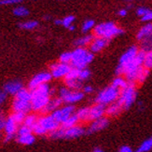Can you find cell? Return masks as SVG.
<instances>
[{
  "label": "cell",
  "instance_id": "6da1fadb",
  "mask_svg": "<svg viewBox=\"0 0 152 152\" xmlns=\"http://www.w3.org/2000/svg\"><path fill=\"white\" fill-rule=\"evenodd\" d=\"M50 86L42 84L37 89L31 91V110L36 112H41L50 100Z\"/></svg>",
  "mask_w": 152,
  "mask_h": 152
},
{
  "label": "cell",
  "instance_id": "7a4b0ae2",
  "mask_svg": "<svg viewBox=\"0 0 152 152\" xmlns=\"http://www.w3.org/2000/svg\"><path fill=\"white\" fill-rule=\"evenodd\" d=\"M94 58V55L91 51H88L83 48H77L74 51L71 52V67L79 70L84 69L90 63L92 62Z\"/></svg>",
  "mask_w": 152,
  "mask_h": 152
},
{
  "label": "cell",
  "instance_id": "3957f363",
  "mask_svg": "<svg viewBox=\"0 0 152 152\" xmlns=\"http://www.w3.org/2000/svg\"><path fill=\"white\" fill-rule=\"evenodd\" d=\"M31 91L27 89H22L14 95L12 102L13 112H22L26 114L31 110Z\"/></svg>",
  "mask_w": 152,
  "mask_h": 152
},
{
  "label": "cell",
  "instance_id": "277c9868",
  "mask_svg": "<svg viewBox=\"0 0 152 152\" xmlns=\"http://www.w3.org/2000/svg\"><path fill=\"white\" fill-rule=\"evenodd\" d=\"M123 34V30L118 28V26L112 22L102 23H99L94 27V35L97 37L104 38L107 40H109L112 37H114L118 35Z\"/></svg>",
  "mask_w": 152,
  "mask_h": 152
},
{
  "label": "cell",
  "instance_id": "5b68a950",
  "mask_svg": "<svg viewBox=\"0 0 152 152\" xmlns=\"http://www.w3.org/2000/svg\"><path fill=\"white\" fill-rule=\"evenodd\" d=\"M136 99V91L134 83H129L125 89L120 91V95L117 103L121 105L122 109H128L132 107Z\"/></svg>",
  "mask_w": 152,
  "mask_h": 152
},
{
  "label": "cell",
  "instance_id": "8992f818",
  "mask_svg": "<svg viewBox=\"0 0 152 152\" xmlns=\"http://www.w3.org/2000/svg\"><path fill=\"white\" fill-rule=\"evenodd\" d=\"M120 91H121L118 89L110 85L99 92L95 98V102L96 104H100L103 105L113 104L118 100V95H120Z\"/></svg>",
  "mask_w": 152,
  "mask_h": 152
},
{
  "label": "cell",
  "instance_id": "52a82bcc",
  "mask_svg": "<svg viewBox=\"0 0 152 152\" xmlns=\"http://www.w3.org/2000/svg\"><path fill=\"white\" fill-rule=\"evenodd\" d=\"M59 97L62 99L63 103L73 104L82 100L84 94L80 91H72L67 88H62L59 91Z\"/></svg>",
  "mask_w": 152,
  "mask_h": 152
},
{
  "label": "cell",
  "instance_id": "ba28073f",
  "mask_svg": "<svg viewBox=\"0 0 152 152\" xmlns=\"http://www.w3.org/2000/svg\"><path fill=\"white\" fill-rule=\"evenodd\" d=\"M137 52H138L137 47H135V46H132L131 48H129L121 55V57L120 59V63H118V65L117 66L116 71H115V73L118 77H121V75H123V67L134 60V57L137 54Z\"/></svg>",
  "mask_w": 152,
  "mask_h": 152
},
{
  "label": "cell",
  "instance_id": "9c48e42d",
  "mask_svg": "<svg viewBox=\"0 0 152 152\" xmlns=\"http://www.w3.org/2000/svg\"><path fill=\"white\" fill-rule=\"evenodd\" d=\"M75 113V107L73 104H67L65 107H62V108H58L54 111L51 112L50 116L52 117V118L59 124H62L65 120L72 116Z\"/></svg>",
  "mask_w": 152,
  "mask_h": 152
},
{
  "label": "cell",
  "instance_id": "30bf717a",
  "mask_svg": "<svg viewBox=\"0 0 152 152\" xmlns=\"http://www.w3.org/2000/svg\"><path fill=\"white\" fill-rule=\"evenodd\" d=\"M51 75L49 72H40L32 77V79L28 83V89L29 91H33L39 87L42 84H47L51 80Z\"/></svg>",
  "mask_w": 152,
  "mask_h": 152
},
{
  "label": "cell",
  "instance_id": "8fae6325",
  "mask_svg": "<svg viewBox=\"0 0 152 152\" xmlns=\"http://www.w3.org/2000/svg\"><path fill=\"white\" fill-rule=\"evenodd\" d=\"M37 123L39 126H41L44 130L47 131L48 134L60 128V124L57 123L50 115H45V116L39 117L37 118Z\"/></svg>",
  "mask_w": 152,
  "mask_h": 152
},
{
  "label": "cell",
  "instance_id": "7c38bea8",
  "mask_svg": "<svg viewBox=\"0 0 152 152\" xmlns=\"http://www.w3.org/2000/svg\"><path fill=\"white\" fill-rule=\"evenodd\" d=\"M72 67L69 64H64L61 63H55L50 65V75L51 77L54 78H61L64 77L67 75Z\"/></svg>",
  "mask_w": 152,
  "mask_h": 152
},
{
  "label": "cell",
  "instance_id": "4fadbf2b",
  "mask_svg": "<svg viewBox=\"0 0 152 152\" xmlns=\"http://www.w3.org/2000/svg\"><path fill=\"white\" fill-rule=\"evenodd\" d=\"M5 133H6V137H5V142L10 141L13 137L15 136L18 131V124L13 121L11 116L6 118V123H5Z\"/></svg>",
  "mask_w": 152,
  "mask_h": 152
},
{
  "label": "cell",
  "instance_id": "5bb4252c",
  "mask_svg": "<svg viewBox=\"0 0 152 152\" xmlns=\"http://www.w3.org/2000/svg\"><path fill=\"white\" fill-rule=\"evenodd\" d=\"M108 118H100L98 120L94 121L88 128L87 133L88 134H94L97 132H100L104 129H105L108 126Z\"/></svg>",
  "mask_w": 152,
  "mask_h": 152
},
{
  "label": "cell",
  "instance_id": "9a60e30c",
  "mask_svg": "<svg viewBox=\"0 0 152 152\" xmlns=\"http://www.w3.org/2000/svg\"><path fill=\"white\" fill-rule=\"evenodd\" d=\"M105 107L104 105L100 104H96L94 105H92L91 107H89V118L88 121H94L98 118H103V115L104 114Z\"/></svg>",
  "mask_w": 152,
  "mask_h": 152
},
{
  "label": "cell",
  "instance_id": "2e32d148",
  "mask_svg": "<svg viewBox=\"0 0 152 152\" xmlns=\"http://www.w3.org/2000/svg\"><path fill=\"white\" fill-rule=\"evenodd\" d=\"M84 134H85L84 128L76 125L74 127L64 130V139H75V138L82 136Z\"/></svg>",
  "mask_w": 152,
  "mask_h": 152
},
{
  "label": "cell",
  "instance_id": "e0dca14e",
  "mask_svg": "<svg viewBox=\"0 0 152 152\" xmlns=\"http://www.w3.org/2000/svg\"><path fill=\"white\" fill-rule=\"evenodd\" d=\"M23 89V84L18 80H11L7 82L4 87H3V91L6 94H12L15 95L17 92H19Z\"/></svg>",
  "mask_w": 152,
  "mask_h": 152
},
{
  "label": "cell",
  "instance_id": "ac0fdd59",
  "mask_svg": "<svg viewBox=\"0 0 152 152\" xmlns=\"http://www.w3.org/2000/svg\"><path fill=\"white\" fill-rule=\"evenodd\" d=\"M108 40L101 37H96L95 39H92L90 45V50L91 53H96V52L101 51L104 48L107 47Z\"/></svg>",
  "mask_w": 152,
  "mask_h": 152
},
{
  "label": "cell",
  "instance_id": "d6986e66",
  "mask_svg": "<svg viewBox=\"0 0 152 152\" xmlns=\"http://www.w3.org/2000/svg\"><path fill=\"white\" fill-rule=\"evenodd\" d=\"M63 104V101L60 97H57V98H54V99H50L49 101L48 104L46 105V107L41 111V113L43 114H47L49 112H52L56 109H58L59 107H61Z\"/></svg>",
  "mask_w": 152,
  "mask_h": 152
},
{
  "label": "cell",
  "instance_id": "ffe728a7",
  "mask_svg": "<svg viewBox=\"0 0 152 152\" xmlns=\"http://www.w3.org/2000/svg\"><path fill=\"white\" fill-rule=\"evenodd\" d=\"M151 33H152V24L148 23L139 30V32L137 33V39L138 40H143L148 37H151Z\"/></svg>",
  "mask_w": 152,
  "mask_h": 152
},
{
  "label": "cell",
  "instance_id": "44dd1931",
  "mask_svg": "<svg viewBox=\"0 0 152 152\" xmlns=\"http://www.w3.org/2000/svg\"><path fill=\"white\" fill-rule=\"evenodd\" d=\"M121 111H122V107L116 102L113 104H110L109 107L105 109L104 113L109 117H115L120 115L121 113Z\"/></svg>",
  "mask_w": 152,
  "mask_h": 152
},
{
  "label": "cell",
  "instance_id": "7402d4cb",
  "mask_svg": "<svg viewBox=\"0 0 152 152\" xmlns=\"http://www.w3.org/2000/svg\"><path fill=\"white\" fill-rule=\"evenodd\" d=\"M78 122V118L76 116V114H73L72 116H70L67 120H65L61 125H60V128H62L63 130H66L69 129L71 127H74L77 125V123Z\"/></svg>",
  "mask_w": 152,
  "mask_h": 152
},
{
  "label": "cell",
  "instance_id": "603a6c76",
  "mask_svg": "<svg viewBox=\"0 0 152 152\" xmlns=\"http://www.w3.org/2000/svg\"><path fill=\"white\" fill-rule=\"evenodd\" d=\"M35 135L33 134H24V135H18L17 136V142L22 145H26V146H30L35 142Z\"/></svg>",
  "mask_w": 152,
  "mask_h": 152
},
{
  "label": "cell",
  "instance_id": "cb8c5ba5",
  "mask_svg": "<svg viewBox=\"0 0 152 152\" xmlns=\"http://www.w3.org/2000/svg\"><path fill=\"white\" fill-rule=\"evenodd\" d=\"M64 82L67 89L72 91H79L82 87V82L79 81L78 79H69V80H64Z\"/></svg>",
  "mask_w": 152,
  "mask_h": 152
},
{
  "label": "cell",
  "instance_id": "d4e9b609",
  "mask_svg": "<svg viewBox=\"0 0 152 152\" xmlns=\"http://www.w3.org/2000/svg\"><path fill=\"white\" fill-rule=\"evenodd\" d=\"M37 118L38 117L35 114H31V115H26L25 118H24V121H23V124L24 126H27L29 128H33L37 124Z\"/></svg>",
  "mask_w": 152,
  "mask_h": 152
},
{
  "label": "cell",
  "instance_id": "484cf974",
  "mask_svg": "<svg viewBox=\"0 0 152 152\" xmlns=\"http://www.w3.org/2000/svg\"><path fill=\"white\" fill-rule=\"evenodd\" d=\"M128 84H129V82H127L126 79L121 77H118L114 78L113 82H112V86H113V87L121 90V91L126 88L128 86Z\"/></svg>",
  "mask_w": 152,
  "mask_h": 152
},
{
  "label": "cell",
  "instance_id": "4316f807",
  "mask_svg": "<svg viewBox=\"0 0 152 152\" xmlns=\"http://www.w3.org/2000/svg\"><path fill=\"white\" fill-rule=\"evenodd\" d=\"M92 39H94V36H91V35L85 36L83 37L77 39V40L75 41V45L77 46L78 48H82V47H84V46H87V45L91 44Z\"/></svg>",
  "mask_w": 152,
  "mask_h": 152
},
{
  "label": "cell",
  "instance_id": "83f0119b",
  "mask_svg": "<svg viewBox=\"0 0 152 152\" xmlns=\"http://www.w3.org/2000/svg\"><path fill=\"white\" fill-rule=\"evenodd\" d=\"M152 148V138H148V139L145 140L138 148L135 152H148Z\"/></svg>",
  "mask_w": 152,
  "mask_h": 152
},
{
  "label": "cell",
  "instance_id": "f1b7e54d",
  "mask_svg": "<svg viewBox=\"0 0 152 152\" xmlns=\"http://www.w3.org/2000/svg\"><path fill=\"white\" fill-rule=\"evenodd\" d=\"M76 116L77 117L78 121H88L89 118V107H82L78 109L76 113Z\"/></svg>",
  "mask_w": 152,
  "mask_h": 152
},
{
  "label": "cell",
  "instance_id": "f546056e",
  "mask_svg": "<svg viewBox=\"0 0 152 152\" xmlns=\"http://www.w3.org/2000/svg\"><path fill=\"white\" fill-rule=\"evenodd\" d=\"M149 76V70L148 69H146L142 67L139 71V73L137 75V77H136V82L139 83V84H142L145 82V80Z\"/></svg>",
  "mask_w": 152,
  "mask_h": 152
},
{
  "label": "cell",
  "instance_id": "4dcf8cb0",
  "mask_svg": "<svg viewBox=\"0 0 152 152\" xmlns=\"http://www.w3.org/2000/svg\"><path fill=\"white\" fill-rule=\"evenodd\" d=\"M143 67L146 69H151L152 67V52L151 50L146 52V55L144 58V62H143Z\"/></svg>",
  "mask_w": 152,
  "mask_h": 152
},
{
  "label": "cell",
  "instance_id": "1f68e13d",
  "mask_svg": "<svg viewBox=\"0 0 152 152\" xmlns=\"http://www.w3.org/2000/svg\"><path fill=\"white\" fill-rule=\"evenodd\" d=\"M37 25H38V23L37 21H28V22L20 23L19 27L24 30H32V29H35Z\"/></svg>",
  "mask_w": 152,
  "mask_h": 152
},
{
  "label": "cell",
  "instance_id": "d6a6232c",
  "mask_svg": "<svg viewBox=\"0 0 152 152\" xmlns=\"http://www.w3.org/2000/svg\"><path fill=\"white\" fill-rule=\"evenodd\" d=\"M13 14L18 17H25L29 14V10L24 7H17L13 10Z\"/></svg>",
  "mask_w": 152,
  "mask_h": 152
},
{
  "label": "cell",
  "instance_id": "836d02e7",
  "mask_svg": "<svg viewBox=\"0 0 152 152\" xmlns=\"http://www.w3.org/2000/svg\"><path fill=\"white\" fill-rule=\"evenodd\" d=\"M10 116L13 118V121H14L19 125V124H22L23 122L26 114L22 113V112H13L12 115H10Z\"/></svg>",
  "mask_w": 152,
  "mask_h": 152
},
{
  "label": "cell",
  "instance_id": "e575fe53",
  "mask_svg": "<svg viewBox=\"0 0 152 152\" xmlns=\"http://www.w3.org/2000/svg\"><path fill=\"white\" fill-rule=\"evenodd\" d=\"M78 74L79 69L72 67L70 71L67 73V75L64 77V80H69V79H78Z\"/></svg>",
  "mask_w": 152,
  "mask_h": 152
},
{
  "label": "cell",
  "instance_id": "d590c367",
  "mask_svg": "<svg viewBox=\"0 0 152 152\" xmlns=\"http://www.w3.org/2000/svg\"><path fill=\"white\" fill-rule=\"evenodd\" d=\"M49 136L52 139H63L64 138V130L62 128H59L51 133L49 134Z\"/></svg>",
  "mask_w": 152,
  "mask_h": 152
},
{
  "label": "cell",
  "instance_id": "8d00e7d4",
  "mask_svg": "<svg viewBox=\"0 0 152 152\" xmlns=\"http://www.w3.org/2000/svg\"><path fill=\"white\" fill-rule=\"evenodd\" d=\"M91 76V72L87 69V68H84L79 70V74H78V80L79 81H84L86 79H88Z\"/></svg>",
  "mask_w": 152,
  "mask_h": 152
},
{
  "label": "cell",
  "instance_id": "74e56055",
  "mask_svg": "<svg viewBox=\"0 0 152 152\" xmlns=\"http://www.w3.org/2000/svg\"><path fill=\"white\" fill-rule=\"evenodd\" d=\"M59 61H60L61 64H69V63L71 62V52H64L60 55V58H59Z\"/></svg>",
  "mask_w": 152,
  "mask_h": 152
},
{
  "label": "cell",
  "instance_id": "f35d334b",
  "mask_svg": "<svg viewBox=\"0 0 152 152\" xmlns=\"http://www.w3.org/2000/svg\"><path fill=\"white\" fill-rule=\"evenodd\" d=\"M94 20H87V21L84 22L82 24V32L83 33L88 32L89 30H91L92 27H94Z\"/></svg>",
  "mask_w": 152,
  "mask_h": 152
},
{
  "label": "cell",
  "instance_id": "ab89813d",
  "mask_svg": "<svg viewBox=\"0 0 152 152\" xmlns=\"http://www.w3.org/2000/svg\"><path fill=\"white\" fill-rule=\"evenodd\" d=\"M75 21V17L73 15H68L65 18H64V20H62V25H64V27L68 28L70 25H72V23Z\"/></svg>",
  "mask_w": 152,
  "mask_h": 152
},
{
  "label": "cell",
  "instance_id": "60d3db41",
  "mask_svg": "<svg viewBox=\"0 0 152 152\" xmlns=\"http://www.w3.org/2000/svg\"><path fill=\"white\" fill-rule=\"evenodd\" d=\"M33 134L31 128L24 126V125H22L21 127L18 128V131H17L18 135H24V134Z\"/></svg>",
  "mask_w": 152,
  "mask_h": 152
},
{
  "label": "cell",
  "instance_id": "b9f144b4",
  "mask_svg": "<svg viewBox=\"0 0 152 152\" xmlns=\"http://www.w3.org/2000/svg\"><path fill=\"white\" fill-rule=\"evenodd\" d=\"M149 12H151V10H148V9H146V8H138L137 9V10H136V13H137V15L138 16H144V15H146V14H148V13H149Z\"/></svg>",
  "mask_w": 152,
  "mask_h": 152
},
{
  "label": "cell",
  "instance_id": "7bdbcfd3",
  "mask_svg": "<svg viewBox=\"0 0 152 152\" xmlns=\"http://www.w3.org/2000/svg\"><path fill=\"white\" fill-rule=\"evenodd\" d=\"M22 0H0V6L1 5H12L21 3Z\"/></svg>",
  "mask_w": 152,
  "mask_h": 152
},
{
  "label": "cell",
  "instance_id": "ee69618b",
  "mask_svg": "<svg viewBox=\"0 0 152 152\" xmlns=\"http://www.w3.org/2000/svg\"><path fill=\"white\" fill-rule=\"evenodd\" d=\"M151 19H152V12H149V13H148V14L141 17L142 22H148Z\"/></svg>",
  "mask_w": 152,
  "mask_h": 152
},
{
  "label": "cell",
  "instance_id": "f6af8a7d",
  "mask_svg": "<svg viewBox=\"0 0 152 152\" xmlns=\"http://www.w3.org/2000/svg\"><path fill=\"white\" fill-rule=\"evenodd\" d=\"M5 123H6V118L1 114V115H0V131L4 130Z\"/></svg>",
  "mask_w": 152,
  "mask_h": 152
},
{
  "label": "cell",
  "instance_id": "bcb514c9",
  "mask_svg": "<svg viewBox=\"0 0 152 152\" xmlns=\"http://www.w3.org/2000/svg\"><path fill=\"white\" fill-rule=\"evenodd\" d=\"M6 99H7V94L3 91H0V105L4 104V102L6 101Z\"/></svg>",
  "mask_w": 152,
  "mask_h": 152
},
{
  "label": "cell",
  "instance_id": "7dc6e473",
  "mask_svg": "<svg viewBox=\"0 0 152 152\" xmlns=\"http://www.w3.org/2000/svg\"><path fill=\"white\" fill-rule=\"evenodd\" d=\"M118 152H134V151H133V149H132L128 146H122L120 148V150H118Z\"/></svg>",
  "mask_w": 152,
  "mask_h": 152
},
{
  "label": "cell",
  "instance_id": "c3c4849f",
  "mask_svg": "<svg viewBox=\"0 0 152 152\" xmlns=\"http://www.w3.org/2000/svg\"><path fill=\"white\" fill-rule=\"evenodd\" d=\"M83 94H91V92L94 91V89H92L91 86H85L83 88Z\"/></svg>",
  "mask_w": 152,
  "mask_h": 152
},
{
  "label": "cell",
  "instance_id": "681fc988",
  "mask_svg": "<svg viewBox=\"0 0 152 152\" xmlns=\"http://www.w3.org/2000/svg\"><path fill=\"white\" fill-rule=\"evenodd\" d=\"M126 14H127V10H126L122 9V10H118V15H120V16L124 17Z\"/></svg>",
  "mask_w": 152,
  "mask_h": 152
},
{
  "label": "cell",
  "instance_id": "f907efd6",
  "mask_svg": "<svg viewBox=\"0 0 152 152\" xmlns=\"http://www.w3.org/2000/svg\"><path fill=\"white\" fill-rule=\"evenodd\" d=\"M55 24L56 25H61L62 24V21H61V20H56V21H55Z\"/></svg>",
  "mask_w": 152,
  "mask_h": 152
},
{
  "label": "cell",
  "instance_id": "816d5d0a",
  "mask_svg": "<svg viewBox=\"0 0 152 152\" xmlns=\"http://www.w3.org/2000/svg\"><path fill=\"white\" fill-rule=\"evenodd\" d=\"M92 152H104L101 148H96L95 149H94V151Z\"/></svg>",
  "mask_w": 152,
  "mask_h": 152
},
{
  "label": "cell",
  "instance_id": "f5cc1de1",
  "mask_svg": "<svg viewBox=\"0 0 152 152\" xmlns=\"http://www.w3.org/2000/svg\"><path fill=\"white\" fill-rule=\"evenodd\" d=\"M68 29H69L70 31H73V30L75 29V27H74V26H73V25H70V26H69V27H68Z\"/></svg>",
  "mask_w": 152,
  "mask_h": 152
},
{
  "label": "cell",
  "instance_id": "db71d44e",
  "mask_svg": "<svg viewBox=\"0 0 152 152\" xmlns=\"http://www.w3.org/2000/svg\"><path fill=\"white\" fill-rule=\"evenodd\" d=\"M44 19H47V20H49V19H50V16H45V17H44Z\"/></svg>",
  "mask_w": 152,
  "mask_h": 152
},
{
  "label": "cell",
  "instance_id": "11a10c76",
  "mask_svg": "<svg viewBox=\"0 0 152 152\" xmlns=\"http://www.w3.org/2000/svg\"><path fill=\"white\" fill-rule=\"evenodd\" d=\"M2 114V111H1V109H0V115H1Z\"/></svg>",
  "mask_w": 152,
  "mask_h": 152
},
{
  "label": "cell",
  "instance_id": "9f6ffc18",
  "mask_svg": "<svg viewBox=\"0 0 152 152\" xmlns=\"http://www.w3.org/2000/svg\"><path fill=\"white\" fill-rule=\"evenodd\" d=\"M58 1H64V0H58Z\"/></svg>",
  "mask_w": 152,
  "mask_h": 152
},
{
  "label": "cell",
  "instance_id": "6f0895ef",
  "mask_svg": "<svg viewBox=\"0 0 152 152\" xmlns=\"http://www.w3.org/2000/svg\"><path fill=\"white\" fill-rule=\"evenodd\" d=\"M0 138H1V134H0Z\"/></svg>",
  "mask_w": 152,
  "mask_h": 152
},
{
  "label": "cell",
  "instance_id": "680465c9",
  "mask_svg": "<svg viewBox=\"0 0 152 152\" xmlns=\"http://www.w3.org/2000/svg\"><path fill=\"white\" fill-rule=\"evenodd\" d=\"M128 1H131V0H128Z\"/></svg>",
  "mask_w": 152,
  "mask_h": 152
}]
</instances>
